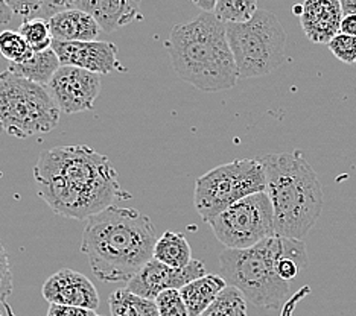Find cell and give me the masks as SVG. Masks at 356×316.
<instances>
[{
    "label": "cell",
    "mask_w": 356,
    "mask_h": 316,
    "mask_svg": "<svg viewBox=\"0 0 356 316\" xmlns=\"http://www.w3.org/2000/svg\"><path fill=\"white\" fill-rule=\"evenodd\" d=\"M329 51L344 64H356V37L339 32L327 43Z\"/></svg>",
    "instance_id": "cell-26"
},
{
    "label": "cell",
    "mask_w": 356,
    "mask_h": 316,
    "mask_svg": "<svg viewBox=\"0 0 356 316\" xmlns=\"http://www.w3.org/2000/svg\"><path fill=\"white\" fill-rule=\"evenodd\" d=\"M203 275H206V266L200 260H192L184 267H174L152 257L127 283V288L137 295L156 299L161 292L181 289L188 283L203 277Z\"/></svg>",
    "instance_id": "cell-11"
},
{
    "label": "cell",
    "mask_w": 356,
    "mask_h": 316,
    "mask_svg": "<svg viewBox=\"0 0 356 316\" xmlns=\"http://www.w3.org/2000/svg\"><path fill=\"white\" fill-rule=\"evenodd\" d=\"M10 10L23 19H29L44 6V0H3Z\"/></svg>",
    "instance_id": "cell-28"
},
{
    "label": "cell",
    "mask_w": 356,
    "mask_h": 316,
    "mask_svg": "<svg viewBox=\"0 0 356 316\" xmlns=\"http://www.w3.org/2000/svg\"><path fill=\"white\" fill-rule=\"evenodd\" d=\"M13 294V274L11 266L8 262V256L3 247L0 245V306L6 310L8 316H15L13 309L8 304V297Z\"/></svg>",
    "instance_id": "cell-27"
},
{
    "label": "cell",
    "mask_w": 356,
    "mask_h": 316,
    "mask_svg": "<svg viewBox=\"0 0 356 316\" xmlns=\"http://www.w3.org/2000/svg\"><path fill=\"white\" fill-rule=\"evenodd\" d=\"M344 14H353L356 13V0H339Z\"/></svg>",
    "instance_id": "cell-34"
},
{
    "label": "cell",
    "mask_w": 356,
    "mask_h": 316,
    "mask_svg": "<svg viewBox=\"0 0 356 316\" xmlns=\"http://www.w3.org/2000/svg\"><path fill=\"white\" fill-rule=\"evenodd\" d=\"M108 307L110 316H160L156 299L137 295L128 288L113 292Z\"/></svg>",
    "instance_id": "cell-19"
},
{
    "label": "cell",
    "mask_w": 356,
    "mask_h": 316,
    "mask_svg": "<svg viewBox=\"0 0 356 316\" xmlns=\"http://www.w3.org/2000/svg\"><path fill=\"white\" fill-rule=\"evenodd\" d=\"M168 53L177 76L201 92L215 93L236 85L239 73L227 38V24L203 11L195 20L175 24Z\"/></svg>",
    "instance_id": "cell-3"
},
{
    "label": "cell",
    "mask_w": 356,
    "mask_h": 316,
    "mask_svg": "<svg viewBox=\"0 0 356 316\" xmlns=\"http://www.w3.org/2000/svg\"><path fill=\"white\" fill-rule=\"evenodd\" d=\"M257 192H266V175L261 158H239L218 166L195 181L193 202L204 222L234 202Z\"/></svg>",
    "instance_id": "cell-8"
},
{
    "label": "cell",
    "mask_w": 356,
    "mask_h": 316,
    "mask_svg": "<svg viewBox=\"0 0 356 316\" xmlns=\"http://www.w3.org/2000/svg\"><path fill=\"white\" fill-rule=\"evenodd\" d=\"M225 248L242 249L276 234L274 210L266 192H257L234 202L207 222Z\"/></svg>",
    "instance_id": "cell-9"
},
{
    "label": "cell",
    "mask_w": 356,
    "mask_h": 316,
    "mask_svg": "<svg viewBox=\"0 0 356 316\" xmlns=\"http://www.w3.org/2000/svg\"><path fill=\"white\" fill-rule=\"evenodd\" d=\"M160 316H189L180 289H169L161 292L156 298Z\"/></svg>",
    "instance_id": "cell-25"
},
{
    "label": "cell",
    "mask_w": 356,
    "mask_h": 316,
    "mask_svg": "<svg viewBox=\"0 0 356 316\" xmlns=\"http://www.w3.org/2000/svg\"><path fill=\"white\" fill-rule=\"evenodd\" d=\"M60 66L61 61L58 55H56L52 47H49L42 52H34L29 60L23 63H10L8 69L23 78L34 81L37 84L47 85Z\"/></svg>",
    "instance_id": "cell-18"
},
{
    "label": "cell",
    "mask_w": 356,
    "mask_h": 316,
    "mask_svg": "<svg viewBox=\"0 0 356 316\" xmlns=\"http://www.w3.org/2000/svg\"><path fill=\"white\" fill-rule=\"evenodd\" d=\"M19 32L25 37L34 52H42L52 47L54 37L51 34L49 20L40 17L25 19L20 24Z\"/></svg>",
    "instance_id": "cell-23"
},
{
    "label": "cell",
    "mask_w": 356,
    "mask_h": 316,
    "mask_svg": "<svg viewBox=\"0 0 356 316\" xmlns=\"http://www.w3.org/2000/svg\"><path fill=\"white\" fill-rule=\"evenodd\" d=\"M0 53L10 63H23L34 55V51L20 32L6 29L0 32Z\"/></svg>",
    "instance_id": "cell-24"
},
{
    "label": "cell",
    "mask_w": 356,
    "mask_h": 316,
    "mask_svg": "<svg viewBox=\"0 0 356 316\" xmlns=\"http://www.w3.org/2000/svg\"><path fill=\"white\" fill-rule=\"evenodd\" d=\"M193 3H195L201 11H209V13H213L215 10V5L218 0H192Z\"/></svg>",
    "instance_id": "cell-33"
},
{
    "label": "cell",
    "mask_w": 356,
    "mask_h": 316,
    "mask_svg": "<svg viewBox=\"0 0 356 316\" xmlns=\"http://www.w3.org/2000/svg\"><path fill=\"white\" fill-rule=\"evenodd\" d=\"M285 247L286 238L274 234L250 248H225L220 256V274L227 285L244 294L247 301L277 310L289 297V281L277 272Z\"/></svg>",
    "instance_id": "cell-5"
},
{
    "label": "cell",
    "mask_w": 356,
    "mask_h": 316,
    "mask_svg": "<svg viewBox=\"0 0 356 316\" xmlns=\"http://www.w3.org/2000/svg\"><path fill=\"white\" fill-rule=\"evenodd\" d=\"M43 298L49 304H66L96 310L99 295L93 283L86 275L72 269H61L44 281Z\"/></svg>",
    "instance_id": "cell-13"
},
{
    "label": "cell",
    "mask_w": 356,
    "mask_h": 316,
    "mask_svg": "<svg viewBox=\"0 0 356 316\" xmlns=\"http://www.w3.org/2000/svg\"><path fill=\"white\" fill-rule=\"evenodd\" d=\"M298 17L305 35L312 43L327 44L339 34L344 13L339 0H305Z\"/></svg>",
    "instance_id": "cell-14"
},
{
    "label": "cell",
    "mask_w": 356,
    "mask_h": 316,
    "mask_svg": "<svg viewBox=\"0 0 356 316\" xmlns=\"http://www.w3.org/2000/svg\"><path fill=\"white\" fill-rule=\"evenodd\" d=\"M339 32H343V34H347V35L356 37V13L344 14Z\"/></svg>",
    "instance_id": "cell-31"
},
{
    "label": "cell",
    "mask_w": 356,
    "mask_h": 316,
    "mask_svg": "<svg viewBox=\"0 0 356 316\" xmlns=\"http://www.w3.org/2000/svg\"><path fill=\"white\" fill-rule=\"evenodd\" d=\"M257 11V0H218L213 14L225 24L244 23Z\"/></svg>",
    "instance_id": "cell-22"
},
{
    "label": "cell",
    "mask_w": 356,
    "mask_h": 316,
    "mask_svg": "<svg viewBox=\"0 0 356 316\" xmlns=\"http://www.w3.org/2000/svg\"><path fill=\"white\" fill-rule=\"evenodd\" d=\"M156 242L149 216L110 206L87 219L81 251L99 281L128 283L154 257Z\"/></svg>",
    "instance_id": "cell-2"
},
{
    "label": "cell",
    "mask_w": 356,
    "mask_h": 316,
    "mask_svg": "<svg viewBox=\"0 0 356 316\" xmlns=\"http://www.w3.org/2000/svg\"><path fill=\"white\" fill-rule=\"evenodd\" d=\"M227 286L222 275L206 274L180 289L189 316H200Z\"/></svg>",
    "instance_id": "cell-17"
},
{
    "label": "cell",
    "mask_w": 356,
    "mask_h": 316,
    "mask_svg": "<svg viewBox=\"0 0 356 316\" xmlns=\"http://www.w3.org/2000/svg\"><path fill=\"white\" fill-rule=\"evenodd\" d=\"M58 108L66 115L90 111L101 93L99 73L61 64L46 85Z\"/></svg>",
    "instance_id": "cell-10"
},
{
    "label": "cell",
    "mask_w": 356,
    "mask_h": 316,
    "mask_svg": "<svg viewBox=\"0 0 356 316\" xmlns=\"http://www.w3.org/2000/svg\"><path fill=\"white\" fill-rule=\"evenodd\" d=\"M78 0H44V6L46 10H49L51 13H58L63 10H69V8H75Z\"/></svg>",
    "instance_id": "cell-30"
},
{
    "label": "cell",
    "mask_w": 356,
    "mask_h": 316,
    "mask_svg": "<svg viewBox=\"0 0 356 316\" xmlns=\"http://www.w3.org/2000/svg\"><path fill=\"white\" fill-rule=\"evenodd\" d=\"M98 316H99V315H98Z\"/></svg>",
    "instance_id": "cell-35"
},
{
    "label": "cell",
    "mask_w": 356,
    "mask_h": 316,
    "mask_svg": "<svg viewBox=\"0 0 356 316\" xmlns=\"http://www.w3.org/2000/svg\"><path fill=\"white\" fill-rule=\"evenodd\" d=\"M142 0H78L75 8L90 13L102 32L111 34L140 17Z\"/></svg>",
    "instance_id": "cell-15"
},
{
    "label": "cell",
    "mask_w": 356,
    "mask_h": 316,
    "mask_svg": "<svg viewBox=\"0 0 356 316\" xmlns=\"http://www.w3.org/2000/svg\"><path fill=\"white\" fill-rule=\"evenodd\" d=\"M60 108L44 85L6 69L0 73V129L17 139L49 133Z\"/></svg>",
    "instance_id": "cell-6"
},
{
    "label": "cell",
    "mask_w": 356,
    "mask_h": 316,
    "mask_svg": "<svg viewBox=\"0 0 356 316\" xmlns=\"http://www.w3.org/2000/svg\"><path fill=\"white\" fill-rule=\"evenodd\" d=\"M200 316H248L247 298L238 288L227 285Z\"/></svg>",
    "instance_id": "cell-21"
},
{
    "label": "cell",
    "mask_w": 356,
    "mask_h": 316,
    "mask_svg": "<svg viewBox=\"0 0 356 316\" xmlns=\"http://www.w3.org/2000/svg\"><path fill=\"white\" fill-rule=\"evenodd\" d=\"M227 38L239 78L265 76L285 61V29L270 11L257 10L248 22L227 23Z\"/></svg>",
    "instance_id": "cell-7"
},
{
    "label": "cell",
    "mask_w": 356,
    "mask_h": 316,
    "mask_svg": "<svg viewBox=\"0 0 356 316\" xmlns=\"http://www.w3.org/2000/svg\"><path fill=\"white\" fill-rule=\"evenodd\" d=\"M52 49L58 55L61 64L76 66L99 75L125 70L118 58V47L110 42H60L54 40Z\"/></svg>",
    "instance_id": "cell-12"
},
{
    "label": "cell",
    "mask_w": 356,
    "mask_h": 316,
    "mask_svg": "<svg viewBox=\"0 0 356 316\" xmlns=\"http://www.w3.org/2000/svg\"><path fill=\"white\" fill-rule=\"evenodd\" d=\"M46 316H98L92 309L84 307L66 306V304H49Z\"/></svg>",
    "instance_id": "cell-29"
},
{
    "label": "cell",
    "mask_w": 356,
    "mask_h": 316,
    "mask_svg": "<svg viewBox=\"0 0 356 316\" xmlns=\"http://www.w3.org/2000/svg\"><path fill=\"white\" fill-rule=\"evenodd\" d=\"M13 11L10 10V6H8L3 0H0V24H6L10 23L13 19Z\"/></svg>",
    "instance_id": "cell-32"
},
{
    "label": "cell",
    "mask_w": 356,
    "mask_h": 316,
    "mask_svg": "<svg viewBox=\"0 0 356 316\" xmlns=\"http://www.w3.org/2000/svg\"><path fill=\"white\" fill-rule=\"evenodd\" d=\"M51 34L60 42H92L101 34V26L90 13L69 8L55 13L49 19Z\"/></svg>",
    "instance_id": "cell-16"
},
{
    "label": "cell",
    "mask_w": 356,
    "mask_h": 316,
    "mask_svg": "<svg viewBox=\"0 0 356 316\" xmlns=\"http://www.w3.org/2000/svg\"><path fill=\"white\" fill-rule=\"evenodd\" d=\"M38 197L54 213L87 221L129 194L108 157L87 144L44 149L34 166Z\"/></svg>",
    "instance_id": "cell-1"
},
{
    "label": "cell",
    "mask_w": 356,
    "mask_h": 316,
    "mask_svg": "<svg viewBox=\"0 0 356 316\" xmlns=\"http://www.w3.org/2000/svg\"><path fill=\"white\" fill-rule=\"evenodd\" d=\"M266 175V193L274 210L276 234L303 240L323 212V189L300 151L259 157Z\"/></svg>",
    "instance_id": "cell-4"
},
{
    "label": "cell",
    "mask_w": 356,
    "mask_h": 316,
    "mask_svg": "<svg viewBox=\"0 0 356 316\" xmlns=\"http://www.w3.org/2000/svg\"><path fill=\"white\" fill-rule=\"evenodd\" d=\"M154 258L174 267H184L193 260L188 239L184 234L175 231H166L157 239L154 245Z\"/></svg>",
    "instance_id": "cell-20"
}]
</instances>
